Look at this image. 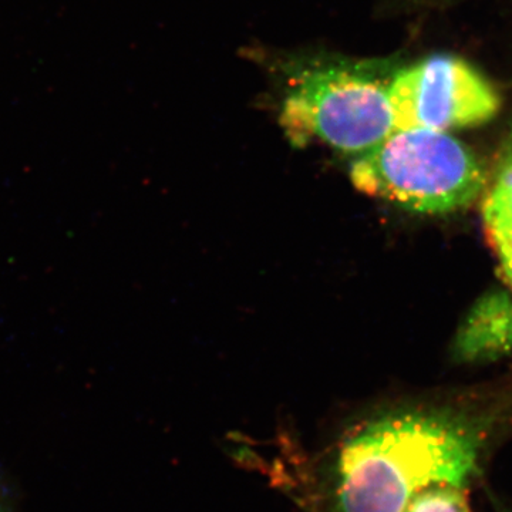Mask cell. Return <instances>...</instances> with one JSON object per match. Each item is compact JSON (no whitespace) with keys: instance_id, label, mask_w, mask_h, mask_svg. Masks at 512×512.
Returning a JSON list of instances; mask_svg holds the SVG:
<instances>
[{"instance_id":"8992f818","label":"cell","mask_w":512,"mask_h":512,"mask_svg":"<svg viewBox=\"0 0 512 512\" xmlns=\"http://www.w3.org/2000/svg\"><path fill=\"white\" fill-rule=\"evenodd\" d=\"M403 512H471L467 485L431 484L414 494Z\"/></svg>"},{"instance_id":"ba28073f","label":"cell","mask_w":512,"mask_h":512,"mask_svg":"<svg viewBox=\"0 0 512 512\" xmlns=\"http://www.w3.org/2000/svg\"><path fill=\"white\" fill-rule=\"evenodd\" d=\"M491 244L497 251L505 275L512 284V221L485 222Z\"/></svg>"},{"instance_id":"7a4b0ae2","label":"cell","mask_w":512,"mask_h":512,"mask_svg":"<svg viewBox=\"0 0 512 512\" xmlns=\"http://www.w3.org/2000/svg\"><path fill=\"white\" fill-rule=\"evenodd\" d=\"M357 190L421 214L467 207L484 190L476 156L457 138L431 130L394 131L350 170Z\"/></svg>"},{"instance_id":"277c9868","label":"cell","mask_w":512,"mask_h":512,"mask_svg":"<svg viewBox=\"0 0 512 512\" xmlns=\"http://www.w3.org/2000/svg\"><path fill=\"white\" fill-rule=\"evenodd\" d=\"M394 131L478 126L497 116L501 100L493 84L470 63L431 56L400 70L389 83Z\"/></svg>"},{"instance_id":"6da1fadb","label":"cell","mask_w":512,"mask_h":512,"mask_svg":"<svg viewBox=\"0 0 512 512\" xmlns=\"http://www.w3.org/2000/svg\"><path fill=\"white\" fill-rule=\"evenodd\" d=\"M484 441L439 414H387L340 444L330 467L333 512H403L414 494L437 483L468 485Z\"/></svg>"},{"instance_id":"52a82bcc","label":"cell","mask_w":512,"mask_h":512,"mask_svg":"<svg viewBox=\"0 0 512 512\" xmlns=\"http://www.w3.org/2000/svg\"><path fill=\"white\" fill-rule=\"evenodd\" d=\"M484 221H512V146L501 158L494 183L485 197Z\"/></svg>"},{"instance_id":"5b68a950","label":"cell","mask_w":512,"mask_h":512,"mask_svg":"<svg viewBox=\"0 0 512 512\" xmlns=\"http://www.w3.org/2000/svg\"><path fill=\"white\" fill-rule=\"evenodd\" d=\"M512 305L503 299H490L477 309L468 323L463 346L467 353L491 352L511 345Z\"/></svg>"},{"instance_id":"9c48e42d","label":"cell","mask_w":512,"mask_h":512,"mask_svg":"<svg viewBox=\"0 0 512 512\" xmlns=\"http://www.w3.org/2000/svg\"><path fill=\"white\" fill-rule=\"evenodd\" d=\"M511 146H512V133H511Z\"/></svg>"},{"instance_id":"3957f363","label":"cell","mask_w":512,"mask_h":512,"mask_svg":"<svg viewBox=\"0 0 512 512\" xmlns=\"http://www.w3.org/2000/svg\"><path fill=\"white\" fill-rule=\"evenodd\" d=\"M389 83L345 64L311 67L292 80L281 126L295 146L318 140L346 153H367L394 133Z\"/></svg>"}]
</instances>
